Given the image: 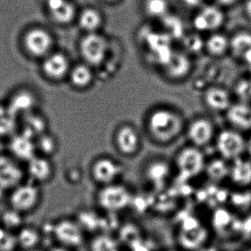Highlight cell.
I'll return each mask as SVG.
<instances>
[{
  "instance_id": "cell-25",
  "label": "cell",
  "mask_w": 251,
  "mask_h": 251,
  "mask_svg": "<svg viewBox=\"0 0 251 251\" xmlns=\"http://www.w3.org/2000/svg\"><path fill=\"white\" fill-rule=\"evenodd\" d=\"M70 83L77 89H88L95 80L93 67L85 62L72 66L68 75Z\"/></svg>"
},
{
  "instance_id": "cell-19",
  "label": "cell",
  "mask_w": 251,
  "mask_h": 251,
  "mask_svg": "<svg viewBox=\"0 0 251 251\" xmlns=\"http://www.w3.org/2000/svg\"><path fill=\"white\" fill-rule=\"evenodd\" d=\"M203 101L207 108L214 112H227L231 107L230 92L221 86H211L204 92Z\"/></svg>"
},
{
  "instance_id": "cell-2",
  "label": "cell",
  "mask_w": 251,
  "mask_h": 251,
  "mask_svg": "<svg viewBox=\"0 0 251 251\" xmlns=\"http://www.w3.org/2000/svg\"><path fill=\"white\" fill-rule=\"evenodd\" d=\"M42 186L25 180L8 192V206L25 216L32 214L40 206L43 200Z\"/></svg>"
},
{
  "instance_id": "cell-23",
  "label": "cell",
  "mask_w": 251,
  "mask_h": 251,
  "mask_svg": "<svg viewBox=\"0 0 251 251\" xmlns=\"http://www.w3.org/2000/svg\"><path fill=\"white\" fill-rule=\"evenodd\" d=\"M190 59L183 52H172L165 62V73L173 80H180L187 75L191 70Z\"/></svg>"
},
{
  "instance_id": "cell-43",
  "label": "cell",
  "mask_w": 251,
  "mask_h": 251,
  "mask_svg": "<svg viewBox=\"0 0 251 251\" xmlns=\"http://www.w3.org/2000/svg\"><path fill=\"white\" fill-rule=\"evenodd\" d=\"M44 251V250L41 249L40 247H39V248H34V249H32V250H29V251Z\"/></svg>"
},
{
  "instance_id": "cell-16",
  "label": "cell",
  "mask_w": 251,
  "mask_h": 251,
  "mask_svg": "<svg viewBox=\"0 0 251 251\" xmlns=\"http://www.w3.org/2000/svg\"><path fill=\"white\" fill-rule=\"evenodd\" d=\"M45 8L51 20L60 25L76 21L79 12L73 0H45Z\"/></svg>"
},
{
  "instance_id": "cell-9",
  "label": "cell",
  "mask_w": 251,
  "mask_h": 251,
  "mask_svg": "<svg viewBox=\"0 0 251 251\" xmlns=\"http://www.w3.org/2000/svg\"><path fill=\"white\" fill-rule=\"evenodd\" d=\"M23 45L29 55L43 59L54 51L55 39L52 33L44 27H30L24 33Z\"/></svg>"
},
{
  "instance_id": "cell-42",
  "label": "cell",
  "mask_w": 251,
  "mask_h": 251,
  "mask_svg": "<svg viewBox=\"0 0 251 251\" xmlns=\"http://www.w3.org/2000/svg\"><path fill=\"white\" fill-rule=\"evenodd\" d=\"M101 1L107 5H114L123 2V0H101Z\"/></svg>"
},
{
  "instance_id": "cell-20",
  "label": "cell",
  "mask_w": 251,
  "mask_h": 251,
  "mask_svg": "<svg viewBox=\"0 0 251 251\" xmlns=\"http://www.w3.org/2000/svg\"><path fill=\"white\" fill-rule=\"evenodd\" d=\"M20 131L36 140L48 131V121L46 117L36 110L20 118Z\"/></svg>"
},
{
  "instance_id": "cell-18",
  "label": "cell",
  "mask_w": 251,
  "mask_h": 251,
  "mask_svg": "<svg viewBox=\"0 0 251 251\" xmlns=\"http://www.w3.org/2000/svg\"><path fill=\"white\" fill-rule=\"evenodd\" d=\"M38 103L39 100L35 92L28 89H21L12 94L7 105L20 118L36 111Z\"/></svg>"
},
{
  "instance_id": "cell-41",
  "label": "cell",
  "mask_w": 251,
  "mask_h": 251,
  "mask_svg": "<svg viewBox=\"0 0 251 251\" xmlns=\"http://www.w3.org/2000/svg\"><path fill=\"white\" fill-rule=\"evenodd\" d=\"M8 192L4 189L3 188L0 187V202H2L4 200L8 198Z\"/></svg>"
},
{
  "instance_id": "cell-17",
  "label": "cell",
  "mask_w": 251,
  "mask_h": 251,
  "mask_svg": "<svg viewBox=\"0 0 251 251\" xmlns=\"http://www.w3.org/2000/svg\"><path fill=\"white\" fill-rule=\"evenodd\" d=\"M8 154L22 164H26L37 155L35 139L21 131L8 139Z\"/></svg>"
},
{
  "instance_id": "cell-1",
  "label": "cell",
  "mask_w": 251,
  "mask_h": 251,
  "mask_svg": "<svg viewBox=\"0 0 251 251\" xmlns=\"http://www.w3.org/2000/svg\"><path fill=\"white\" fill-rule=\"evenodd\" d=\"M183 127L182 116L170 108H155L147 117L148 134L158 145H168L174 142L181 134Z\"/></svg>"
},
{
  "instance_id": "cell-4",
  "label": "cell",
  "mask_w": 251,
  "mask_h": 251,
  "mask_svg": "<svg viewBox=\"0 0 251 251\" xmlns=\"http://www.w3.org/2000/svg\"><path fill=\"white\" fill-rule=\"evenodd\" d=\"M55 244L76 250L86 242V233L75 217H64L51 223Z\"/></svg>"
},
{
  "instance_id": "cell-38",
  "label": "cell",
  "mask_w": 251,
  "mask_h": 251,
  "mask_svg": "<svg viewBox=\"0 0 251 251\" xmlns=\"http://www.w3.org/2000/svg\"><path fill=\"white\" fill-rule=\"evenodd\" d=\"M67 180L70 182H75V183H77V180H80V177H81V175H80V172H79V170L76 169V170H72L71 171L70 170V175H67Z\"/></svg>"
},
{
  "instance_id": "cell-29",
  "label": "cell",
  "mask_w": 251,
  "mask_h": 251,
  "mask_svg": "<svg viewBox=\"0 0 251 251\" xmlns=\"http://www.w3.org/2000/svg\"><path fill=\"white\" fill-rule=\"evenodd\" d=\"M142 11L148 18L152 20H164L170 14V0H142Z\"/></svg>"
},
{
  "instance_id": "cell-8",
  "label": "cell",
  "mask_w": 251,
  "mask_h": 251,
  "mask_svg": "<svg viewBox=\"0 0 251 251\" xmlns=\"http://www.w3.org/2000/svg\"><path fill=\"white\" fill-rule=\"evenodd\" d=\"M247 139L239 130L225 129L216 135V149L220 157L232 161L243 156L246 152Z\"/></svg>"
},
{
  "instance_id": "cell-34",
  "label": "cell",
  "mask_w": 251,
  "mask_h": 251,
  "mask_svg": "<svg viewBox=\"0 0 251 251\" xmlns=\"http://www.w3.org/2000/svg\"><path fill=\"white\" fill-rule=\"evenodd\" d=\"M25 217L24 214L8 206L0 214V226L16 233L25 225Z\"/></svg>"
},
{
  "instance_id": "cell-6",
  "label": "cell",
  "mask_w": 251,
  "mask_h": 251,
  "mask_svg": "<svg viewBox=\"0 0 251 251\" xmlns=\"http://www.w3.org/2000/svg\"><path fill=\"white\" fill-rule=\"evenodd\" d=\"M174 164L182 178L191 179L200 176L205 170L207 163L201 148L190 145L177 151Z\"/></svg>"
},
{
  "instance_id": "cell-11",
  "label": "cell",
  "mask_w": 251,
  "mask_h": 251,
  "mask_svg": "<svg viewBox=\"0 0 251 251\" xmlns=\"http://www.w3.org/2000/svg\"><path fill=\"white\" fill-rule=\"evenodd\" d=\"M25 170L26 177L39 186L50 183L56 173L52 158L39 154L25 164Z\"/></svg>"
},
{
  "instance_id": "cell-28",
  "label": "cell",
  "mask_w": 251,
  "mask_h": 251,
  "mask_svg": "<svg viewBox=\"0 0 251 251\" xmlns=\"http://www.w3.org/2000/svg\"><path fill=\"white\" fill-rule=\"evenodd\" d=\"M87 251H122L118 239L107 232H99L91 236L87 244Z\"/></svg>"
},
{
  "instance_id": "cell-5",
  "label": "cell",
  "mask_w": 251,
  "mask_h": 251,
  "mask_svg": "<svg viewBox=\"0 0 251 251\" xmlns=\"http://www.w3.org/2000/svg\"><path fill=\"white\" fill-rule=\"evenodd\" d=\"M131 200V192L120 182L98 187L95 194L97 205L106 213L123 211L130 205Z\"/></svg>"
},
{
  "instance_id": "cell-35",
  "label": "cell",
  "mask_w": 251,
  "mask_h": 251,
  "mask_svg": "<svg viewBox=\"0 0 251 251\" xmlns=\"http://www.w3.org/2000/svg\"><path fill=\"white\" fill-rule=\"evenodd\" d=\"M17 248L16 233L0 226V251H15Z\"/></svg>"
},
{
  "instance_id": "cell-10",
  "label": "cell",
  "mask_w": 251,
  "mask_h": 251,
  "mask_svg": "<svg viewBox=\"0 0 251 251\" xmlns=\"http://www.w3.org/2000/svg\"><path fill=\"white\" fill-rule=\"evenodd\" d=\"M26 180L25 167L9 154H0V187L9 192Z\"/></svg>"
},
{
  "instance_id": "cell-39",
  "label": "cell",
  "mask_w": 251,
  "mask_h": 251,
  "mask_svg": "<svg viewBox=\"0 0 251 251\" xmlns=\"http://www.w3.org/2000/svg\"><path fill=\"white\" fill-rule=\"evenodd\" d=\"M47 251H76L71 248H67V247L62 246V245H55L51 246Z\"/></svg>"
},
{
  "instance_id": "cell-15",
  "label": "cell",
  "mask_w": 251,
  "mask_h": 251,
  "mask_svg": "<svg viewBox=\"0 0 251 251\" xmlns=\"http://www.w3.org/2000/svg\"><path fill=\"white\" fill-rule=\"evenodd\" d=\"M186 136L190 145L202 148L215 139V127L211 120L198 117L192 120L186 127Z\"/></svg>"
},
{
  "instance_id": "cell-26",
  "label": "cell",
  "mask_w": 251,
  "mask_h": 251,
  "mask_svg": "<svg viewBox=\"0 0 251 251\" xmlns=\"http://www.w3.org/2000/svg\"><path fill=\"white\" fill-rule=\"evenodd\" d=\"M203 48L211 57L220 58L230 52V38L227 35L216 31L209 33L203 43Z\"/></svg>"
},
{
  "instance_id": "cell-7",
  "label": "cell",
  "mask_w": 251,
  "mask_h": 251,
  "mask_svg": "<svg viewBox=\"0 0 251 251\" xmlns=\"http://www.w3.org/2000/svg\"><path fill=\"white\" fill-rule=\"evenodd\" d=\"M89 173L92 181L98 187H101L120 183L124 174V168L112 157L100 155L91 162Z\"/></svg>"
},
{
  "instance_id": "cell-31",
  "label": "cell",
  "mask_w": 251,
  "mask_h": 251,
  "mask_svg": "<svg viewBox=\"0 0 251 251\" xmlns=\"http://www.w3.org/2000/svg\"><path fill=\"white\" fill-rule=\"evenodd\" d=\"M229 122L235 126L234 129L248 128L251 123V111L243 105H232L227 111Z\"/></svg>"
},
{
  "instance_id": "cell-37",
  "label": "cell",
  "mask_w": 251,
  "mask_h": 251,
  "mask_svg": "<svg viewBox=\"0 0 251 251\" xmlns=\"http://www.w3.org/2000/svg\"><path fill=\"white\" fill-rule=\"evenodd\" d=\"M242 9L245 17L251 22V0H244Z\"/></svg>"
},
{
  "instance_id": "cell-27",
  "label": "cell",
  "mask_w": 251,
  "mask_h": 251,
  "mask_svg": "<svg viewBox=\"0 0 251 251\" xmlns=\"http://www.w3.org/2000/svg\"><path fill=\"white\" fill-rule=\"evenodd\" d=\"M20 118L8 105L0 104V138H8L18 132Z\"/></svg>"
},
{
  "instance_id": "cell-40",
  "label": "cell",
  "mask_w": 251,
  "mask_h": 251,
  "mask_svg": "<svg viewBox=\"0 0 251 251\" xmlns=\"http://www.w3.org/2000/svg\"><path fill=\"white\" fill-rule=\"evenodd\" d=\"M245 153L248 155V158L251 160V136L247 139L246 152Z\"/></svg>"
},
{
  "instance_id": "cell-13",
  "label": "cell",
  "mask_w": 251,
  "mask_h": 251,
  "mask_svg": "<svg viewBox=\"0 0 251 251\" xmlns=\"http://www.w3.org/2000/svg\"><path fill=\"white\" fill-rule=\"evenodd\" d=\"M114 142L117 152L127 158L135 156L142 146L140 134L136 127L129 124L118 127L114 134Z\"/></svg>"
},
{
  "instance_id": "cell-22",
  "label": "cell",
  "mask_w": 251,
  "mask_h": 251,
  "mask_svg": "<svg viewBox=\"0 0 251 251\" xmlns=\"http://www.w3.org/2000/svg\"><path fill=\"white\" fill-rule=\"evenodd\" d=\"M228 177L235 186L242 188L251 186V160L242 156L230 161Z\"/></svg>"
},
{
  "instance_id": "cell-33",
  "label": "cell",
  "mask_w": 251,
  "mask_h": 251,
  "mask_svg": "<svg viewBox=\"0 0 251 251\" xmlns=\"http://www.w3.org/2000/svg\"><path fill=\"white\" fill-rule=\"evenodd\" d=\"M237 57L244 58L251 52V32L242 30L230 38V50Z\"/></svg>"
},
{
  "instance_id": "cell-3",
  "label": "cell",
  "mask_w": 251,
  "mask_h": 251,
  "mask_svg": "<svg viewBox=\"0 0 251 251\" xmlns=\"http://www.w3.org/2000/svg\"><path fill=\"white\" fill-rule=\"evenodd\" d=\"M78 48L83 62L95 69L106 61L110 51L109 40L100 32L85 33L80 39Z\"/></svg>"
},
{
  "instance_id": "cell-14",
  "label": "cell",
  "mask_w": 251,
  "mask_h": 251,
  "mask_svg": "<svg viewBox=\"0 0 251 251\" xmlns=\"http://www.w3.org/2000/svg\"><path fill=\"white\" fill-rule=\"evenodd\" d=\"M72 66L68 55L64 52L52 51L42 59V70L50 80L60 81L68 77Z\"/></svg>"
},
{
  "instance_id": "cell-12",
  "label": "cell",
  "mask_w": 251,
  "mask_h": 251,
  "mask_svg": "<svg viewBox=\"0 0 251 251\" xmlns=\"http://www.w3.org/2000/svg\"><path fill=\"white\" fill-rule=\"evenodd\" d=\"M225 21L226 15L222 8L217 5H208L200 8L194 16L192 23L198 31L211 33L218 31Z\"/></svg>"
},
{
  "instance_id": "cell-30",
  "label": "cell",
  "mask_w": 251,
  "mask_h": 251,
  "mask_svg": "<svg viewBox=\"0 0 251 251\" xmlns=\"http://www.w3.org/2000/svg\"><path fill=\"white\" fill-rule=\"evenodd\" d=\"M74 217L86 234L92 233V236L100 232V228L102 222L95 211L90 209H81L77 211Z\"/></svg>"
},
{
  "instance_id": "cell-24",
  "label": "cell",
  "mask_w": 251,
  "mask_h": 251,
  "mask_svg": "<svg viewBox=\"0 0 251 251\" xmlns=\"http://www.w3.org/2000/svg\"><path fill=\"white\" fill-rule=\"evenodd\" d=\"M15 233L18 248L23 251L39 248L44 240L42 229L32 225H24Z\"/></svg>"
},
{
  "instance_id": "cell-36",
  "label": "cell",
  "mask_w": 251,
  "mask_h": 251,
  "mask_svg": "<svg viewBox=\"0 0 251 251\" xmlns=\"http://www.w3.org/2000/svg\"><path fill=\"white\" fill-rule=\"evenodd\" d=\"M150 177L152 180L166 179L168 174L169 167L164 161H156L150 165Z\"/></svg>"
},
{
  "instance_id": "cell-32",
  "label": "cell",
  "mask_w": 251,
  "mask_h": 251,
  "mask_svg": "<svg viewBox=\"0 0 251 251\" xmlns=\"http://www.w3.org/2000/svg\"><path fill=\"white\" fill-rule=\"evenodd\" d=\"M35 142L39 155L52 158L58 152L59 148L58 139L48 131L38 137Z\"/></svg>"
},
{
  "instance_id": "cell-21",
  "label": "cell",
  "mask_w": 251,
  "mask_h": 251,
  "mask_svg": "<svg viewBox=\"0 0 251 251\" xmlns=\"http://www.w3.org/2000/svg\"><path fill=\"white\" fill-rule=\"evenodd\" d=\"M103 14L95 7H86L79 11L76 22L85 33H98L104 25Z\"/></svg>"
}]
</instances>
